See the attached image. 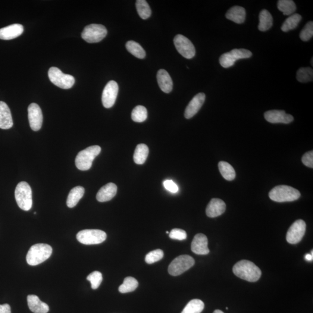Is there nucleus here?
Masks as SVG:
<instances>
[{
	"instance_id": "f257e3e1",
	"label": "nucleus",
	"mask_w": 313,
	"mask_h": 313,
	"mask_svg": "<svg viewBox=\"0 0 313 313\" xmlns=\"http://www.w3.org/2000/svg\"><path fill=\"white\" fill-rule=\"evenodd\" d=\"M233 273L242 279L249 282H256L259 280L262 271L253 262L243 260L234 266Z\"/></svg>"
},
{
	"instance_id": "f03ea898",
	"label": "nucleus",
	"mask_w": 313,
	"mask_h": 313,
	"mask_svg": "<svg viewBox=\"0 0 313 313\" xmlns=\"http://www.w3.org/2000/svg\"><path fill=\"white\" fill-rule=\"evenodd\" d=\"M52 253V247L48 244H37L31 247L26 256L27 264L36 266L46 261Z\"/></svg>"
},
{
	"instance_id": "7ed1b4c3",
	"label": "nucleus",
	"mask_w": 313,
	"mask_h": 313,
	"mask_svg": "<svg viewBox=\"0 0 313 313\" xmlns=\"http://www.w3.org/2000/svg\"><path fill=\"white\" fill-rule=\"evenodd\" d=\"M268 196L275 202H291L298 200L300 197V193L299 190L292 187L280 185L274 187L269 192Z\"/></svg>"
},
{
	"instance_id": "20e7f679",
	"label": "nucleus",
	"mask_w": 313,
	"mask_h": 313,
	"mask_svg": "<svg viewBox=\"0 0 313 313\" xmlns=\"http://www.w3.org/2000/svg\"><path fill=\"white\" fill-rule=\"evenodd\" d=\"M15 196L19 207L22 210L28 211L32 207V191L26 181H21L18 184L15 189Z\"/></svg>"
},
{
	"instance_id": "39448f33",
	"label": "nucleus",
	"mask_w": 313,
	"mask_h": 313,
	"mask_svg": "<svg viewBox=\"0 0 313 313\" xmlns=\"http://www.w3.org/2000/svg\"><path fill=\"white\" fill-rule=\"evenodd\" d=\"M101 152V147L92 146L78 153L76 158V165L81 171L89 170L92 167V162Z\"/></svg>"
},
{
	"instance_id": "423d86ee",
	"label": "nucleus",
	"mask_w": 313,
	"mask_h": 313,
	"mask_svg": "<svg viewBox=\"0 0 313 313\" xmlns=\"http://www.w3.org/2000/svg\"><path fill=\"white\" fill-rule=\"evenodd\" d=\"M48 77L50 81L56 86L64 89H71L75 83L73 76L63 73L59 68L55 67L49 68Z\"/></svg>"
},
{
	"instance_id": "0eeeda50",
	"label": "nucleus",
	"mask_w": 313,
	"mask_h": 313,
	"mask_svg": "<svg viewBox=\"0 0 313 313\" xmlns=\"http://www.w3.org/2000/svg\"><path fill=\"white\" fill-rule=\"evenodd\" d=\"M77 239L85 245H95L104 242L107 234L101 230L87 229L79 231L77 234Z\"/></svg>"
},
{
	"instance_id": "6e6552de",
	"label": "nucleus",
	"mask_w": 313,
	"mask_h": 313,
	"mask_svg": "<svg viewBox=\"0 0 313 313\" xmlns=\"http://www.w3.org/2000/svg\"><path fill=\"white\" fill-rule=\"evenodd\" d=\"M107 34L108 30L103 25L91 24L84 28L81 37L87 43H96L101 42Z\"/></svg>"
},
{
	"instance_id": "1a4fd4ad",
	"label": "nucleus",
	"mask_w": 313,
	"mask_h": 313,
	"mask_svg": "<svg viewBox=\"0 0 313 313\" xmlns=\"http://www.w3.org/2000/svg\"><path fill=\"white\" fill-rule=\"evenodd\" d=\"M195 264V259L192 256L180 255L175 258L169 266V273L173 276H178L189 270Z\"/></svg>"
},
{
	"instance_id": "9d476101",
	"label": "nucleus",
	"mask_w": 313,
	"mask_h": 313,
	"mask_svg": "<svg viewBox=\"0 0 313 313\" xmlns=\"http://www.w3.org/2000/svg\"><path fill=\"white\" fill-rule=\"evenodd\" d=\"M252 53L246 49H234L229 52L224 53L219 58V63L222 67L228 68L235 64L239 59L251 57Z\"/></svg>"
},
{
	"instance_id": "9b49d317",
	"label": "nucleus",
	"mask_w": 313,
	"mask_h": 313,
	"mask_svg": "<svg viewBox=\"0 0 313 313\" xmlns=\"http://www.w3.org/2000/svg\"><path fill=\"white\" fill-rule=\"evenodd\" d=\"M174 45L178 52L184 58L192 59L196 55L195 47L187 37L178 34L174 40Z\"/></svg>"
},
{
	"instance_id": "f8f14e48",
	"label": "nucleus",
	"mask_w": 313,
	"mask_h": 313,
	"mask_svg": "<svg viewBox=\"0 0 313 313\" xmlns=\"http://www.w3.org/2000/svg\"><path fill=\"white\" fill-rule=\"evenodd\" d=\"M306 224L304 221L299 219L291 225L287 233V242L291 244L299 243L305 236Z\"/></svg>"
},
{
	"instance_id": "ddd939ff",
	"label": "nucleus",
	"mask_w": 313,
	"mask_h": 313,
	"mask_svg": "<svg viewBox=\"0 0 313 313\" xmlns=\"http://www.w3.org/2000/svg\"><path fill=\"white\" fill-rule=\"evenodd\" d=\"M118 93V84L114 81H110L106 84L102 93V101L105 108L109 109L113 106Z\"/></svg>"
},
{
	"instance_id": "4468645a",
	"label": "nucleus",
	"mask_w": 313,
	"mask_h": 313,
	"mask_svg": "<svg viewBox=\"0 0 313 313\" xmlns=\"http://www.w3.org/2000/svg\"><path fill=\"white\" fill-rule=\"evenodd\" d=\"M28 117L31 130L39 131L42 127L43 115L42 109L36 103H31L28 107Z\"/></svg>"
},
{
	"instance_id": "2eb2a0df",
	"label": "nucleus",
	"mask_w": 313,
	"mask_h": 313,
	"mask_svg": "<svg viewBox=\"0 0 313 313\" xmlns=\"http://www.w3.org/2000/svg\"><path fill=\"white\" fill-rule=\"evenodd\" d=\"M266 120L273 124H290L293 121V117L283 111H269L264 114Z\"/></svg>"
},
{
	"instance_id": "dca6fc26",
	"label": "nucleus",
	"mask_w": 313,
	"mask_h": 313,
	"mask_svg": "<svg viewBox=\"0 0 313 313\" xmlns=\"http://www.w3.org/2000/svg\"><path fill=\"white\" fill-rule=\"evenodd\" d=\"M208 244V239L205 235L201 233L197 234L194 237L191 248L197 255H207L209 253Z\"/></svg>"
},
{
	"instance_id": "f3484780",
	"label": "nucleus",
	"mask_w": 313,
	"mask_h": 313,
	"mask_svg": "<svg viewBox=\"0 0 313 313\" xmlns=\"http://www.w3.org/2000/svg\"><path fill=\"white\" fill-rule=\"evenodd\" d=\"M205 100V93H199L197 94L187 105L185 112H184V117L187 119H190L195 116L200 109L201 108Z\"/></svg>"
},
{
	"instance_id": "a211bd4d",
	"label": "nucleus",
	"mask_w": 313,
	"mask_h": 313,
	"mask_svg": "<svg viewBox=\"0 0 313 313\" xmlns=\"http://www.w3.org/2000/svg\"><path fill=\"white\" fill-rule=\"evenodd\" d=\"M226 203L221 199H212L206 208V214L209 218H216L226 211Z\"/></svg>"
},
{
	"instance_id": "6ab92c4d",
	"label": "nucleus",
	"mask_w": 313,
	"mask_h": 313,
	"mask_svg": "<svg viewBox=\"0 0 313 313\" xmlns=\"http://www.w3.org/2000/svg\"><path fill=\"white\" fill-rule=\"evenodd\" d=\"M24 28L21 24H13L0 29V39L10 40L17 38L23 33Z\"/></svg>"
},
{
	"instance_id": "aec40b11",
	"label": "nucleus",
	"mask_w": 313,
	"mask_h": 313,
	"mask_svg": "<svg viewBox=\"0 0 313 313\" xmlns=\"http://www.w3.org/2000/svg\"><path fill=\"white\" fill-rule=\"evenodd\" d=\"M12 126L13 120L10 109L5 102L0 101V128L2 130H8Z\"/></svg>"
},
{
	"instance_id": "412c9836",
	"label": "nucleus",
	"mask_w": 313,
	"mask_h": 313,
	"mask_svg": "<svg viewBox=\"0 0 313 313\" xmlns=\"http://www.w3.org/2000/svg\"><path fill=\"white\" fill-rule=\"evenodd\" d=\"M117 187L114 183H109L103 186L96 195V199L99 202H106L114 198L116 195Z\"/></svg>"
},
{
	"instance_id": "4be33fe9",
	"label": "nucleus",
	"mask_w": 313,
	"mask_h": 313,
	"mask_svg": "<svg viewBox=\"0 0 313 313\" xmlns=\"http://www.w3.org/2000/svg\"><path fill=\"white\" fill-rule=\"evenodd\" d=\"M156 79L158 86L162 91L165 93H170L173 89V82L170 75L164 69L158 70L156 74Z\"/></svg>"
},
{
	"instance_id": "5701e85b",
	"label": "nucleus",
	"mask_w": 313,
	"mask_h": 313,
	"mask_svg": "<svg viewBox=\"0 0 313 313\" xmlns=\"http://www.w3.org/2000/svg\"><path fill=\"white\" fill-rule=\"evenodd\" d=\"M27 304L30 311L34 313H47L49 311L48 305L41 301L39 297L30 295L27 296Z\"/></svg>"
},
{
	"instance_id": "b1692460",
	"label": "nucleus",
	"mask_w": 313,
	"mask_h": 313,
	"mask_svg": "<svg viewBox=\"0 0 313 313\" xmlns=\"http://www.w3.org/2000/svg\"><path fill=\"white\" fill-rule=\"evenodd\" d=\"M226 18L235 23H243L246 18V9L240 6H234L228 9L226 14Z\"/></svg>"
},
{
	"instance_id": "393cba45",
	"label": "nucleus",
	"mask_w": 313,
	"mask_h": 313,
	"mask_svg": "<svg viewBox=\"0 0 313 313\" xmlns=\"http://www.w3.org/2000/svg\"><path fill=\"white\" fill-rule=\"evenodd\" d=\"M85 193V189L83 187L77 186L70 190L67 197V205L68 208H74L76 206L80 200L82 199Z\"/></svg>"
},
{
	"instance_id": "a878e982",
	"label": "nucleus",
	"mask_w": 313,
	"mask_h": 313,
	"mask_svg": "<svg viewBox=\"0 0 313 313\" xmlns=\"http://www.w3.org/2000/svg\"><path fill=\"white\" fill-rule=\"evenodd\" d=\"M258 29L261 31H266L273 26V19L271 14L266 9H263L259 14Z\"/></svg>"
},
{
	"instance_id": "bb28decb",
	"label": "nucleus",
	"mask_w": 313,
	"mask_h": 313,
	"mask_svg": "<svg viewBox=\"0 0 313 313\" xmlns=\"http://www.w3.org/2000/svg\"><path fill=\"white\" fill-rule=\"evenodd\" d=\"M149 155V148L145 144H139L136 146L134 155V160L136 164L142 165L145 163Z\"/></svg>"
},
{
	"instance_id": "cd10ccee",
	"label": "nucleus",
	"mask_w": 313,
	"mask_h": 313,
	"mask_svg": "<svg viewBox=\"0 0 313 313\" xmlns=\"http://www.w3.org/2000/svg\"><path fill=\"white\" fill-rule=\"evenodd\" d=\"M219 171H220L222 176L225 179L231 181L236 178V172L234 168L228 162L225 161L219 162L218 164Z\"/></svg>"
},
{
	"instance_id": "c85d7f7f",
	"label": "nucleus",
	"mask_w": 313,
	"mask_h": 313,
	"mask_svg": "<svg viewBox=\"0 0 313 313\" xmlns=\"http://www.w3.org/2000/svg\"><path fill=\"white\" fill-rule=\"evenodd\" d=\"M125 46H126L128 51L135 56L136 58L139 59L145 58L146 52L139 43L134 42V41H129L126 43Z\"/></svg>"
},
{
	"instance_id": "c756f323",
	"label": "nucleus",
	"mask_w": 313,
	"mask_h": 313,
	"mask_svg": "<svg viewBox=\"0 0 313 313\" xmlns=\"http://www.w3.org/2000/svg\"><path fill=\"white\" fill-rule=\"evenodd\" d=\"M302 20V16L298 14H293L288 18L281 26L282 31L288 32L291 30L295 29L298 26Z\"/></svg>"
},
{
	"instance_id": "7c9ffc66",
	"label": "nucleus",
	"mask_w": 313,
	"mask_h": 313,
	"mask_svg": "<svg viewBox=\"0 0 313 313\" xmlns=\"http://www.w3.org/2000/svg\"><path fill=\"white\" fill-rule=\"evenodd\" d=\"M138 281L132 277L125 278L124 283L119 287L118 290L122 293L133 292L138 287Z\"/></svg>"
},
{
	"instance_id": "2f4dec72",
	"label": "nucleus",
	"mask_w": 313,
	"mask_h": 313,
	"mask_svg": "<svg viewBox=\"0 0 313 313\" xmlns=\"http://www.w3.org/2000/svg\"><path fill=\"white\" fill-rule=\"evenodd\" d=\"M204 309V303L200 299H193L187 303L181 313H201Z\"/></svg>"
},
{
	"instance_id": "473e14b6",
	"label": "nucleus",
	"mask_w": 313,
	"mask_h": 313,
	"mask_svg": "<svg viewBox=\"0 0 313 313\" xmlns=\"http://www.w3.org/2000/svg\"><path fill=\"white\" fill-rule=\"evenodd\" d=\"M277 7L285 15H292L296 10L295 3L292 0H280Z\"/></svg>"
},
{
	"instance_id": "72a5a7b5",
	"label": "nucleus",
	"mask_w": 313,
	"mask_h": 313,
	"mask_svg": "<svg viewBox=\"0 0 313 313\" xmlns=\"http://www.w3.org/2000/svg\"><path fill=\"white\" fill-rule=\"evenodd\" d=\"M136 7L137 13L143 20H147L151 16V9L145 0H137L136 2Z\"/></svg>"
},
{
	"instance_id": "f704fd0d",
	"label": "nucleus",
	"mask_w": 313,
	"mask_h": 313,
	"mask_svg": "<svg viewBox=\"0 0 313 313\" xmlns=\"http://www.w3.org/2000/svg\"><path fill=\"white\" fill-rule=\"evenodd\" d=\"M296 79L300 83H305L312 81L313 70L311 67H301L297 71Z\"/></svg>"
},
{
	"instance_id": "c9c22d12",
	"label": "nucleus",
	"mask_w": 313,
	"mask_h": 313,
	"mask_svg": "<svg viewBox=\"0 0 313 313\" xmlns=\"http://www.w3.org/2000/svg\"><path fill=\"white\" fill-rule=\"evenodd\" d=\"M131 117L136 123H142L148 118V111L144 106H137L133 109Z\"/></svg>"
},
{
	"instance_id": "e433bc0d",
	"label": "nucleus",
	"mask_w": 313,
	"mask_h": 313,
	"mask_svg": "<svg viewBox=\"0 0 313 313\" xmlns=\"http://www.w3.org/2000/svg\"><path fill=\"white\" fill-rule=\"evenodd\" d=\"M164 257V252L161 249L152 250L146 255L145 261L148 264H153L160 261Z\"/></svg>"
},
{
	"instance_id": "4c0bfd02",
	"label": "nucleus",
	"mask_w": 313,
	"mask_h": 313,
	"mask_svg": "<svg viewBox=\"0 0 313 313\" xmlns=\"http://www.w3.org/2000/svg\"><path fill=\"white\" fill-rule=\"evenodd\" d=\"M87 280L90 281L93 290L98 289L103 280L102 274L101 272L95 271L92 272L87 277Z\"/></svg>"
},
{
	"instance_id": "58836bf2",
	"label": "nucleus",
	"mask_w": 313,
	"mask_h": 313,
	"mask_svg": "<svg viewBox=\"0 0 313 313\" xmlns=\"http://www.w3.org/2000/svg\"><path fill=\"white\" fill-rule=\"evenodd\" d=\"M313 36V22H309L300 33V38L303 42H308Z\"/></svg>"
},
{
	"instance_id": "ea45409f",
	"label": "nucleus",
	"mask_w": 313,
	"mask_h": 313,
	"mask_svg": "<svg viewBox=\"0 0 313 313\" xmlns=\"http://www.w3.org/2000/svg\"><path fill=\"white\" fill-rule=\"evenodd\" d=\"M170 237L173 240H184L186 239L187 233L185 231L180 228H174L170 233Z\"/></svg>"
},
{
	"instance_id": "a19ab883",
	"label": "nucleus",
	"mask_w": 313,
	"mask_h": 313,
	"mask_svg": "<svg viewBox=\"0 0 313 313\" xmlns=\"http://www.w3.org/2000/svg\"><path fill=\"white\" fill-rule=\"evenodd\" d=\"M302 161L306 167L313 168V151H310L305 153L303 155L302 158Z\"/></svg>"
},
{
	"instance_id": "79ce46f5",
	"label": "nucleus",
	"mask_w": 313,
	"mask_h": 313,
	"mask_svg": "<svg viewBox=\"0 0 313 313\" xmlns=\"http://www.w3.org/2000/svg\"><path fill=\"white\" fill-rule=\"evenodd\" d=\"M164 186L166 189L170 191L171 193H176L178 192V190H179V188H178L177 184L171 180L164 181Z\"/></svg>"
},
{
	"instance_id": "37998d69",
	"label": "nucleus",
	"mask_w": 313,
	"mask_h": 313,
	"mask_svg": "<svg viewBox=\"0 0 313 313\" xmlns=\"http://www.w3.org/2000/svg\"><path fill=\"white\" fill-rule=\"evenodd\" d=\"M0 313H11L10 306L8 304L0 305Z\"/></svg>"
},
{
	"instance_id": "c03bdc74",
	"label": "nucleus",
	"mask_w": 313,
	"mask_h": 313,
	"mask_svg": "<svg viewBox=\"0 0 313 313\" xmlns=\"http://www.w3.org/2000/svg\"><path fill=\"white\" fill-rule=\"evenodd\" d=\"M313 259V250H312V254H306L305 259L308 261H312Z\"/></svg>"
},
{
	"instance_id": "a18cd8bd",
	"label": "nucleus",
	"mask_w": 313,
	"mask_h": 313,
	"mask_svg": "<svg viewBox=\"0 0 313 313\" xmlns=\"http://www.w3.org/2000/svg\"><path fill=\"white\" fill-rule=\"evenodd\" d=\"M214 313H224L223 312L220 311V310H216Z\"/></svg>"
},
{
	"instance_id": "49530a36",
	"label": "nucleus",
	"mask_w": 313,
	"mask_h": 313,
	"mask_svg": "<svg viewBox=\"0 0 313 313\" xmlns=\"http://www.w3.org/2000/svg\"><path fill=\"white\" fill-rule=\"evenodd\" d=\"M313 59L312 58V66H313Z\"/></svg>"
},
{
	"instance_id": "de8ad7c7",
	"label": "nucleus",
	"mask_w": 313,
	"mask_h": 313,
	"mask_svg": "<svg viewBox=\"0 0 313 313\" xmlns=\"http://www.w3.org/2000/svg\"><path fill=\"white\" fill-rule=\"evenodd\" d=\"M166 233H167V234H170V233H169V231H168Z\"/></svg>"
}]
</instances>
